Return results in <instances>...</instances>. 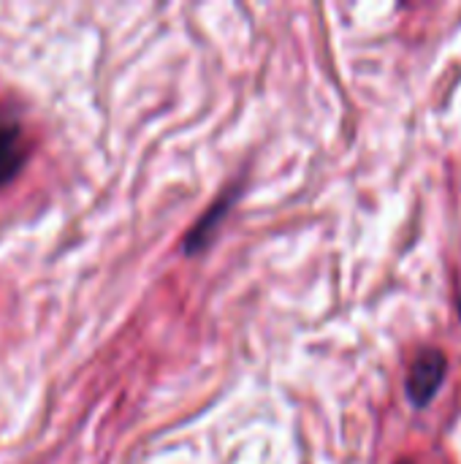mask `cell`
<instances>
[{
    "instance_id": "1",
    "label": "cell",
    "mask_w": 461,
    "mask_h": 464,
    "mask_svg": "<svg viewBox=\"0 0 461 464\" xmlns=\"http://www.w3.org/2000/svg\"><path fill=\"white\" fill-rule=\"evenodd\" d=\"M446 372H448L446 353L435 351V348L424 351L408 372V400L416 408H427L437 397V392L446 381Z\"/></svg>"
},
{
    "instance_id": "2",
    "label": "cell",
    "mask_w": 461,
    "mask_h": 464,
    "mask_svg": "<svg viewBox=\"0 0 461 464\" xmlns=\"http://www.w3.org/2000/svg\"><path fill=\"white\" fill-rule=\"evenodd\" d=\"M27 163V136L16 117L0 114V188L11 185Z\"/></svg>"
},
{
    "instance_id": "3",
    "label": "cell",
    "mask_w": 461,
    "mask_h": 464,
    "mask_svg": "<svg viewBox=\"0 0 461 464\" xmlns=\"http://www.w3.org/2000/svg\"><path fill=\"white\" fill-rule=\"evenodd\" d=\"M234 204H236V190L223 193V196L212 204V209H209L204 218H198V223L193 226V231L185 237V253H198V250H204V247L215 239L217 226L223 223V218L228 215V209H231Z\"/></svg>"
},
{
    "instance_id": "4",
    "label": "cell",
    "mask_w": 461,
    "mask_h": 464,
    "mask_svg": "<svg viewBox=\"0 0 461 464\" xmlns=\"http://www.w3.org/2000/svg\"><path fill=\"white\" fill-rule=\"evenodd\" d=\"M459 315H461V294H459Z\"/></svg>"
},
{
    "instance_id": "5",
    "label": "cell",
    "mask_w": 461,
    "mask_h": 464,
    "mask_svg": "<svg viewBox=\"0 0 461 464\" xmlns=\"http://www.w3.org/2000/svg\"><path fill=\"white\" fill-rule=\"evenodd\" d=\"M399 464H416V462H399Z\"/></svg>"
}]
</instances>
